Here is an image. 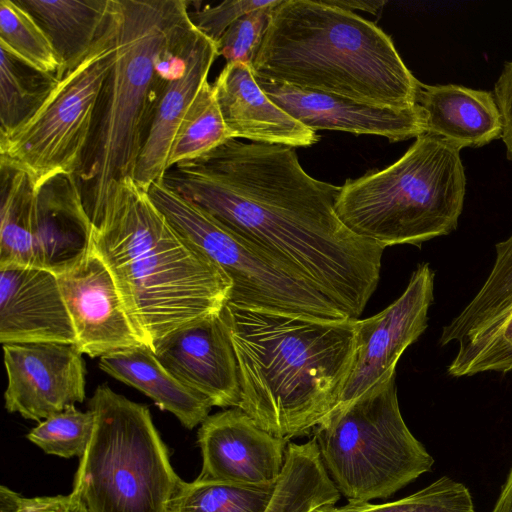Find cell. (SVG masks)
I'll return each mask as SVG.
<instances>
[{"mask_svg":"<svg viewBox=\"0 0 512 512\" xmlns=\"http://www.w3.org/2000/svg\"><path fill=\"white\" fill-rule=\"evenodd\" d=\"M433 289L431 268L420 264L394 302L371 317L358 319L353 363L334 409L396 374L399 358L427 327Z\"/></svg>","mask_w":512,"mask_h":512,"instance_id":"cell-11","label":"cell"},{"mask_svg":"<svg viewBox=\"0 0 512 512\" xmlns=\"http://www.w3.org/2000/svg\"><path fill=\"white\" fill-rule=\"evenodd\" d=\"M153 351L174 377L213 406H239L238 365L221 312L173 331L156 342Z\"/></svg>","mask_w":512,"mask_h":512,"instance_id":"cell-14","label":"cell"},{"mask_svg":"<svg viewBox=\"0 0 512 512\" xmlns=\"http://www.w3.org/2000/svg\"><path fill=\"white\" fill-rule=\"evenodd\" d=\"M0 341L76 344L55 274L35 267L0 268Z\"/></svg>","mask_w":512,"mask_h":512,"instance_id":"cell-17","label":"cell"},{"mask_svg":"<svg viewBox=\"0 0 512 512\" xmlns=\"http://www.w3.org/2000/svg\"><path fill=\"white\" fill-rule=\"evenodd\" d=\"M212 85L222 118L233 139L293 148L318 142L315 131L268 97L258 84L251 65L226 63Z\"/></svg>","mask_w":512,"mask_h":512,"instance_id":"cell-19","label":"cell"},{"mask_svg":"<svg viewBox=\"0 0 512 512\" xmlns=\"http://www.w3.org/2000/svg\"><path fill=\"white\" fill-rule=\"evenodd\" d=\"M76 176H56L36 190L35 267L56 276L78 266L90 252L91 221Z\"/></svg>","mask_w":512,"mask_h":512,"instance_id":"cell-18","label":"cell"},{"mask_svg":"<svg viewBox=\"0 0 512 512\" xmlns=\"http://www.w3.org/2000/svg\"><path fill=\"white\" fill-rule=\"evenodd\" d=\"M92 438L73 492L89 512H169L182 479L147 406L99 385L88 402Z\"/></svg>","mask_w":512,"mask_h":512,"instance_id":"cell-7","label":"cell"},{"mask_svg":"<svg viewBox=\"0 0 512 512\" xmlns=\"http://www.w3.org/2000/svg\"><path fill=\"white\" fill-rule=\"evenodd\" d=\"M0 169V268L35 267L33 181L21 170L5 166Z\"/></svg>","mask_w":512,"mask_h":512,"instance_id":"cell-26","label":"cell"},{"mask_svg":"<svg viewBox=\"0 0 512 512\" xmlns=\"http://www.w3.org/2000/svg\"><path fill=\"white\" fill-rule=\"evenodd\" d=\"M491 512H512V468Z\"/></svg>","mask_w":512,"mask_h":512,"instance_id":"cell-40","label":"cell"},{"mask_svg":"<svg viewBox=\"0 0 512 512\" xmlns=\"http://www.w3.org/2000/svg\"><path fill=\"white\" fill-rule=\"evenodd\" d=\"M188 5L115 0V61L78 174L87 213L100 206L112 182L134 176L161 95L184 72L199 33Z\"/></svg>","mask_w":512,"mask_h":512,"instance_id":"cell-4","label":"cell"},{"mask_svg":"<svg viewBox=\"0 0 512 512\" xmlns=\"http://www.w3.org/2000/svg\"><path fill=\"white\" fill-rule=\"evenodd\" d=\"M147 192L174 229L230 279L227 303L322 321L352 319L300 273L222 225L161 179Z\"/></svg>","mask_w":512,"mask_h":512,"instance_id":"cell-10","label":"cell"},{"mask_svg":"<svg viewBox=\"0 0 512 512\" xmlns=\"http://www.w3.org/2000/svg\"><path fill=\"white\" fill-rule=\"evenodd\" d=\"M17 512H89L73 491L68 495L23 497Z\"/></svg>","mask_w":512,"mask_h":512,"instance_id":"cell-37","label":"cell"},{"mask_svg":"<svg viewBox=\"0 0 512 512\" xmlns=\"http://www.w3.org/2000/svg\"><path fill=\"white\" fill-rule=\"evenodd\" d=\"M0 57V135H3L40 108L58 79L32 69L3 49Z\"/></svg>","mask_w":512,"mask_h":512,"instance_id":"cell-27","label":"cell"},{"mask_svg":"<svg viewBox=\"0 0 512 512\" xmlns=\"http://www.w3.org/2000/svg\"><path fill=\"white\" fill-rule=\"evenodd\" d=\"M493 94L502 116L501 139L506 147L507 157L512 160V60L504 64Z\"/></svg>","mask_w":512,"mask_h":512,"instance_id":"cell-36","label":"cell"},{"mask_svg":"<svg viewBox=\"0 0 512 512\" xmlns=\"http://www.w3.org/2000/svg\"><path fill=\"white\" fill-rule=\"evenodd\" d=\"M313 439L348 502L390 498L434 464L402 417L396 374L332 410L314 429Z\"/></svg>","mask_w":512,"mask_h":512,"instance_id":"cell-8","label":"cell"},{"mask_svg":"<svg viewBox=\"0 0 512 512\" xmlns=\"http://www.w3.org/2000/svg\"><path fill=\"white\" fill-rule=\"evenodd\" d=\"M276 6L260 8L237 19L217 42L218 56H223L227 63L239 62L252 66Z\"/></svg>","mask_w":512,"mask_h":512,"instance_id":"cell-34","label":"cell"},{"mask_svg":"<svg viewBox=\"0 0 512 512\" xmlns=\"http://www.w3.org/2000/svg\"><path fill=\"white\" fill-rule=\"evenodd\" d=\"M512 370V311L484 337L459 346L448 367L453 377L472 376L481 372L507 373Z\"/></svg>","mask_w":512,"mask_h":512,"instance_id":"cell-33","label":"cell"},{"mask_svg":"<svg viewBox=\"0 0 512 512\" xmlns=\"http://www.w3.org/2000/svg\"><path fill=\"white\" fill-rule=\"evenodd\" d=\"M251 67L256 78L392 108L415 106L422 84L382 29L323 0H282Z\"/></svg>","mask_w":512,"mask_h":512,"instance_id":"cell-5","label":"cell"},{"mask_svg":"<svg viewBox=\"0 0 512 512\" xmlns=\"http://www.w3.org/2000/svg\"><path fill=\"white\" fill-rule=\"evenodd\" d=\"M221 316L238 365V408L288 441L312 434L338 403L354 359L358 319L322 321L229 303Z\"/></svg>","mask_w":512,"mask_h":512,"instance_id":"cell-3","label":"cell"},{"mask_svg":"<svg viewBox=\"0 0 512 512\" xmlns=\"http://www.w3.org/2000/svg\"><path fill=\"white\" fill-rule=\"evenodd\" d=\"M313 512H475L468 488L448 476L404 498L387 503L348 502L324 505Z\"/></svg>","mask_w":512,"mask_h":512,"instance_id":"cell-31","label":"cell"},{"mask_svg":"<svg viewBox=\"0 0 512 512\" xmlns=\"http://www.w3.org/2000/svg\"><path fill=\"white\" fill-rule=\"evenodd\" d=\"M116 36L112 0L109 21L87 56L58 80L27 121L0 135V166L27 173L35 190L59 175L78 176L115 61Z\"/></svg>","mask_w":512,"mask_h":512,"instance_id":"cell-9","label":"cell"},{"mask_svg":"<svg viewBox=\"0 0 512 512\" xmlns=\"http://www.w3.org/2000/svg\"><path fill=\"white\" fill-rule=\"evenodd\" d=\"M198 478L245 486L276 485L288 440L259 427L238 407L209 415L200 425Z\"/></svg>","mask_w":512,"mask_h":512,"instance_id":"cell-13","label":"cell"},{"mask_svg":"<svg viewBox=\"0 0 512 512\" xmlns=\"http://www.w3.org/2000/svg\"><path fill=\"white\" fill-rule=\"evenodd\" d=\"M112 0H17L49 37L61 62L59 80L75 68L103 33Z\"/></svg>","mask_w":512,"mask_h":512,"instance_id":"cell-23","label":"cell"},{"mask_svg":"<svg viewBox=\"0 0 512 512\" xmlns=\"http://www.w3.org/2000/svg\"><path fill=\"white\" fill-rule=\"evenodd\" d=\"M217 56L216 45L199 32L188 53L184 72L170 81L163 91L133 176L145 191L166 172L175 133L197 93L208 80Z\"/></svg>","mask_w":512,"mask_h":512,"instance_id":"cell-20","label":"cell"},{"mask_svg":"<svg viewBox=\"0 0 512 512\" xmlns=\"http://www.w3.org/2000/svg\"><path fill=\"white\" fill-rule=\"evenodd\" d=\"M274 486H245L196 478L181 481L169 512H265Z\"/></svg>","mask_w":512,"mask_h":512,"instance_id":"cell-29","label":"cell"},{"mask_svg":"<svg viewBox=\"0 0 512 512\" xmlns=\"http://www.w3.org/2000/svg\"><path fill=\"white\" fill-rule=\"evenodd\" d=\"M416 104L424 114L426 133L459 149L482 147L502 135V116L493 92L422 83Z\"/></svg>","mask_w":512,"mask_h":512,"instance_id":"cell-21","label":"cell"},{"mask_svg":"<svg viewBox=\"0 0 512 512\" xmlns=\"http://www.w3.org/2000/svg\"><path fill=\"white\" fill-rule=\"evenodd\" d=\"M512 311V235L496 245V259L486 281L465 306L447 324L440 344L457 342L463 346L494 329Z\"/></svg>","mask_w":512,"mask_h":512,"instance_id":"cell-24","label":"cell"},{"mask_svg":"<svg viewBox=\"0 0 512 512\" xmlns=\"http://www.w3.org/2000/svg\"><path fill=\"white\" fill-rule=\"evenodd\" d=\"M90 250L110 272L142 342H156L218 314L232 284L199 248L180 235L132 177L112 182L88 213Z\"/></svg>","mask_w":512,"mask_h":512,"instance_id":"cell-2","label":"cell"},{"mask_svg":"<svg viewBox=\"0 0 512 512\" xmlns=\"http://www.w3.org/2000/svg\"><path fill=\"white\" fill-rule=\"evenodd\" d=\"M233 139L222 118L214 87L208 80L202 85L172 141L167 170L198 158Z\"/></svg>","mask_w":512,"mask_h":512,"instance_id":"cell-28","label":"cell"},{"mask_svg":"<svg viewBox=\"0 0 512 512\" xmlns=\"http://www.w3.org/2000/svg\"><path fill=\"white\" fill-rule=\"evenodd\" d=\"M256 80L276 105L315 132L377 135L391 142L426 133L425 117L417 104L409 108L377 106L272 80Z\"/></svg>","mask_w":512,"mask_h":512,"instance_id":"cell-16","label":"cell"},{"mask_svg":"<svg viewBox=\"0 0 512 512\" xmlns=\"http://www.w3.org/2000/svg\"><path fill=\"white\" fill-rule=\"evenodd\" d=\"M99 367L115 379L151 398L162 410L172 413L187 429L208 416L213 405L199 392L174 377L145 344L100 357Z\"/></svg>","mask_w":512,"mask_h":512,"instance_id":"cell-22","label":"cell"},{"mask_svg":"<svg viewBox=\"0 0 512 512\" xmlns=\"http://www.w3.org/2000/svg\"><path fill=\"white\" fill-rule=\"evenodd\" d=\"M325 3L348 11L361 10L377 13L386 4L384 0H323Z\"/></svg>","mask_w":512,"mask_h":512,"instance_id":"cell-38","label":"cell"},{"mask_svg":"<svg viewBox=\"0 0 512 512\" xmlns=\"http://www.w3.org/2000/svg\"><path fill=\"white\" fill-rule=\"evenodd\" d=\"M161 180L300 273L350 318L364 311L384 249L343 224L335 211L341 186L307 174L293 147L229 139Z\"/></svg>","mask_w":512,"mask_h":512,"instance_id":"cell-1","label":"cell"},{"mask_svg":"<svg viewBox=\"0 0 512 512\" xmlns=\"http://www.w3.org/2000/svg\"><path fill=\"white\" fill-rule=\"evenodd\" d=\"M94 413L71 406L56 413L32 428L26 438L46 454L61 458H81L92 438Z\"/></svg>","mask_w":512,"mask_h":512,"instance_id":"cell-32","label":"cell"},{"mask_svg":"<svg viewBox=\"0 0 512 512\" xmlns=\"http://www.w3.org/2000/svg\"><path fill=\"white\" fill-rule=\"evenodd\" d=\"M460 151L431 134L418 136L393 164L346 180L335 202L338 217L383 249L451 233L466 192Z\"/></svg>","mask_w":512,"mask_h":512,"instance_id":"cell-6","label":"cell"},{"mask_svg":"<svg viewBox=\"0 0 512 512\" xmlns=\"http://www.w3.org/2000/svg\"><path fill=\"white\" fill-rule=\"evenodd\" d=\"M3 353L8 412L40 422L83 402L86 368L75 344H5Z\"/></svg>","mask_w":512,"mask_h":512,"instance_id":"cell-12","label":"cell"},{"mask_svg":"<svg viewBox=\"0 0 512 512\" xmlns=\"http://www.w3.org/2000/svg\"><path fill=\"white\" fill-rule=\"evenodd\" d=\"M0 48L32 69L58 76L61 62L49 37L17 0L0 1Z\"/></svg>","mask_w":512,"mask_h":512,"instance_id":"cell-30","label":"cell"},{"mask_svg":"<svg viewBox=\"0 0 512 512\" xmlns=\"http://www.w3.org/2000/svg\"><path fill=\"white\" fill-rule=\"evenodd\" d=\"M57 278L82 354L102 357L144 344L110 272L91 250L78 266Z\"/></svg>","mask_w":512,"mask_h":512,"instance_id":"cell-15","label":"cell"},{"mask_svg":"<svg viewBox=\"0 0 512 512\" xmlns=\"http://www.w3.org/2000/svg\"><path fill=\"white\" fill-rule=\"evenodd\" d=\"M340 498L316 441L289 442L282 473L265 512H313L324 505H335Z\"/></svg>","mask_w":512,"mask_h":512,"instance_id":"cell-25","label":"cell"},{"mask_svg":"<svg viewBox=\"0 0 512 512\" xmlns=\"http://www.w3.org/2000/svg\"><path fill=\"white\" fill-rule=\"evenodd\" d=\"M282 0H233L215 6H205L189 11L193 26L215 45L226 30L241 16L269 6H276Z\"/></svg>","mask_w":512,"mask_h":512,"instance_id":"cell-35","label":"cell"},{"mask_svg":"<svg viewBox=\"0 0 512 512\" xmlns=\"http://www.w3.org/2000/svg\"><path fill=\"white\" fill-rule=\"evenodd\" d=\"M23 496L10 488L0 487V512H17Z\"/></svg>","mask_w":512,"mask_h":512,"instance_id":"cell-39","label":"cell"}]
</instances>
